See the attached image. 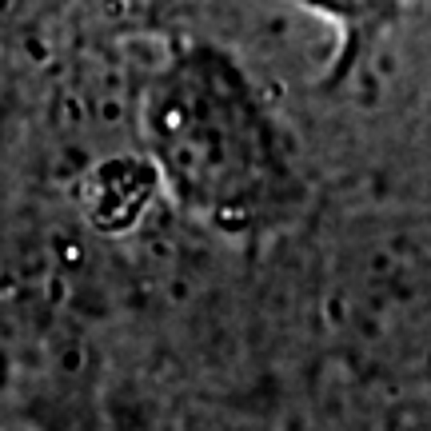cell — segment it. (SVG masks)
<instances>
[{
  "label": "cell",
  "mask_w": 431,
  "mask_h": 431,
  "mask_svg": "<svg viewBox=\"0 0 431 431\" xmlns=\"http://www.w3.org/2000/svg\"><path fill=\"white\" fill-rule=\"evenodd\" d=\"M303 9L320 12L323 21L336 24V32H340V56L331 64V76L340 81L343 72H351V64L400 21L407 0H303Z\"/></svg>",
  "instance_id": "7a4b0ae2"
},
{
  "label": "cell",
  "mask_w": 431,
  "mask_h": 431,
  "mask_svg": "<svg viewBox=\"0 0 431 431\" xmlns=\"http://www.w3.org/2000/svg\"><path fill=\"white\" fill-rule=\"evenodd\" d=\"M148 144L176 196L228 228H271L296 200L288 156L244 76L220 52H188L152 81Z\"/></svg>",
  "instance_id": "6da1fadb"
}]
</instances>
